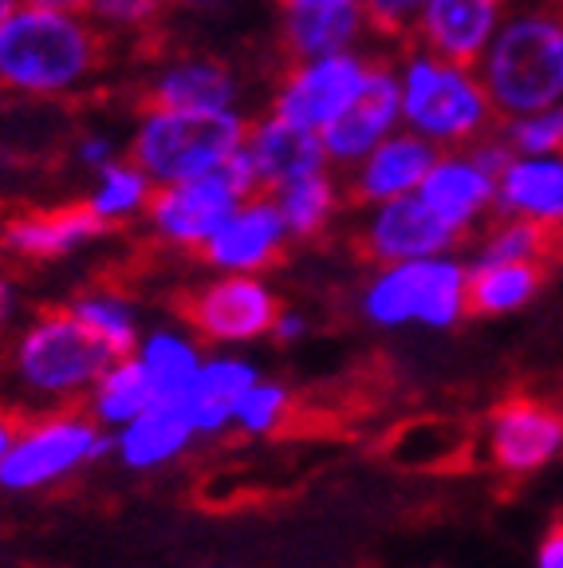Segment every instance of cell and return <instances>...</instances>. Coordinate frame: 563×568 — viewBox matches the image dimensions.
Listing matches in <instances>:
<instances>
[{"label":"cell","mask_w":563,"mask_h":568,"mask_svg":"<svg viewBox=\"0 0 563 568\" xmlns=\"http://www.w3.org/2000/svg\"><path fill=\"white\" fill-rule=\"evenodd\" d=\"M115 36L88 12L44 9L20 0L0 20V91L17 95H68L111 63Z\"/></svg>","instance_id":"1"},{"label":"cell","mask_w":563,"mask_h":568,"mask_svg":"<svg viewBox=\"0 0 563 568\" xmlns=\"http://www.w3.org/2000/svg\"><path fill=\"white\" fill-rule=\"evenodd\" d=\"M497 115L516 119L563 103V9L552 0L504 12L477 60Z\"/></svg>","instance_id":"2"},{"label":"cell","mask_w":563,"mask_h":568,"mask_svg":"<svg viewBox=\"0 0 563 568\" xmlns=\"http://www.w3.org/2000/svg\"><path fill=\"white\" fill-rule=\"evenodd\" d=\"M398 80H402V123L433 146L465 151L501 131L504 119L497 115L481 75L469 63L433 55L410 40Z\"/></svg>","instance_id":"3"},{"label":"cell","mask_w":563,"mask_h":568,"mask_svg":"<svg viewBox=\"0 0 563 568\" xmlns=\"http://www.w3.org/2000/svg\"><path fill=\"white\" fill-rule=\"evenodd\" d=\"M248 123L233 106H154L142 111L131 162L158 186L221 170L245 146Z\"/></svg>","instance_id":"4"},{"label":"cell","mask_w":563,"mask_h":568,"mask_svg":"<svg viewBox=\"0 0 563 568\" xmlns=\"http://www.w3.org/2000/svg\"><path fill=\"white\" fill-rule=\"evenodd\" d=\"M115 355L68 308H44L17 344V372L40 395H75L111 367Z\"/></svg>","instance_id":"5"},{"label":"cell","mask_w":563,"mask_h":568,"mask_svg":"<svg viewBox=\"0 0 563 568\" xmlns=\"http://www.w3.org/2000/svg\"><path fill=\"white\" fill-rule=\"evenodd\" d=\"M465 284L469 273L458 261H395L367 288V316L375 324H387V328L406 324V320H422L430 328H449L458 316H465Z\"/></svg>","instance_id":"6"},{"label":"cell","mask_w":563,"mask_h":568,"mask_svg":"<svg viewBox=\"0 0 563 568\" xmlns=\"http://www.w3.org/2000/svg\"><path fill=\"white\" fill-rule=\"evenodd\" d=\"M370 68H375V60L351 52V48L288 63L273 99V115L299 126V131L324 134L355 103V95L367 88Z\"/></svg>","instance_id":"7"},{"label":"cell","mask_w":563,"mask_h":568,"mask_svg":"<svg viewBox=\"0 0 563 568\" xmlns=\"http://www.w3.org/2000/svg\"><path fill=\"white\" fill-rule=\"evenodd\" d=\"M245 197L248 194L240 190L237 178L229 174V166H221L213 174L158 186V194H150L146 202V217L150 230L158 233L162 241L202 248Z\"/></svg>","instance_id":"8"},{"label":"cell","mask_w":563,"mask_h":568,"mask_svg":"<svg viewBox=\"0 0 563 568\" xmlns=\"http://www.w3.org/2000/svg\"><path fill=\"white\" fill-rule=\"evenodd\" d=\"M99 450H103V438L80 415L48 418V423L17 435L9 454L0 458V486L9 489L44 486V481L60 478V474H71L80 462H88Z\"/></svg>","instance_id":"9"},{"label":"cell","mask_w":563,"mask_h":568,"mask_svg":"<svg viewBox=\"0 0 563 568\" xmlns=\"http://www.w3.org/2000/svg\"><path fill=\"white\" fill-rule=\"evenodd\" d=\"M402 123V80L387 60H375L367 88L355 95V103L335 119L319 139L331 166H359L395 126Z\"/></svg>","instance_id":"10"},{"label":"cell","mask_w":563,"mask_h":568,"mask_svg":"<svg viewBox=\"0 0 563 568\" xmlns=\"http://www.w3.org/2000/svg\"><path fill=\"white\" fill-rule=\"evenodd\" d=\"M461 241V233L453 225H446L430 205L414 194L390 197L379 202L370 222L359 233V248L370 261H418V257H441L446 248H453Z\"/></svg>","instance_id":"11"},{"label":"cell","mask_w":563,"mask_h":568,"mask_svg":"<svg viewBox=\"0 0 563 568\" xmlns=\"http://www.w3.org/2000/svg\"><path fill=\"white\" fill-rule=\"evenodd\" d=\"M185 320L209 339H253L276 328V296L253 276H221L185 296Z\"/></svg>","instance_id":"12"},{"label":"cell","mask_w":563,"mask_h":568,"mask_svg":"<svg viewBox=\"0 0 563 568\" xmlns=\"http://www.w3.org/2000/svg\"><path fill=\"white\" fill-rule=\"evenodd\" d=\"M284 233H288V225H284V213L273 202V194H253L221 222V230L197 253L217 268L253 273V268L280 261Z\"/></svg>","instance_id":"13"},{"label":"cell","mask_w":563,"mask_h":568,"mask_svg":"<svg viewBox=\"0 0 563 568\" xmlns=\"http://www.w3.org/2000/svg\"><path fill=\"white\" fill-rule=\"evenodd\" d=\"M111 230L91 202H68L52 210H17L0 222V245L28 261H52L83 241Z\"/></svg>","instance_id":"14"},{"label":"cell","mask_w":563,"mask_h":568,"mask_svg":"<svg viewBox=\"0 0 563 568\" xmlns=\"http://www.w3.org/2000/svg\"><path fill=\"white\" fill-rule=\"evenodd\" d=\"M504 20V0H426L414 44L446 55L453 63L477 68L493 32Z\"/></svg>","instance_id":"15"},{"label":"cell","mask_w":563,"mask_h":568,"mask_svg":"<svg viewBox=\"0 0 563 568\" xmlns=\"http://www.w3.org/2000/svg\"><path fill=\"white\" fill-rule=\"evenodd\" d=\"M433 162H438V146L426 142L422 134H387L359 166H351V202L379 205L390 197L414 194Z\"/></svg>","instance_id":"16"},{"label":"cell","mask_w":563,"mask_h":568,"mask_svg":"<svg viewBox=\"0 0 563 568\" xmlns=\"http://www.w3.org/2000/svg\"><path fill=\"white\" fill-rule=\"evenodd\" d=\"M563 446V415L536 399H512L493 415L489 450L509 474H532Z\"/></svg>","instance_id":"17"},{"label":"cell","mask_w":563,"mask_h":568,"mask_svg":"<svg viewBox=\"0 0 563 568\" xmlns=\"http://www.w3.org/2000/svg\"><path fill=\"white\" fill-rule=\"evenodd\" d=\"M418 197L438 213L441 222L453 225L465 237L469 225L497 202V178L469 151H449L438 154V162L418 186Z\"/></svg>","instance_id":"18"},{"label":"cell","mask_w":563,"mask_h":568,"mask_svg":"<svg viewBox=\"0 0 563 568\" xmlns=\"http://www.w3.org/2000/svg\"><path fill=\"white\" fill-rule=\"evenodd\" d=\"M237 103V80L229 63L217 55H182L174 63H162L154 75L139 88V111L154 106H233Z\"/></svg>","instance_id":"19"},{"label":"cell","mask_w":563,"mask_h":568,"mask_svg":"<svg viewBox=\"0 0 563 568\" xmlns=\"http://www.w3.org/2000/svg\"><path fill=\"white\" fill-rule=\"evenodd\" d=\"M245 146L256 162V174H260V194H273L276 186H284L291 178L316 174V170L331 166L319 134L299 131V126L276 119L273 111L248 126Z\"/></svg>","instance_id":"20"},{"label":"cell","mask_w":563,"mask_h":568,"mask_svg":"<svg viewBox=\"0 0 563 568\" xmlns=\"http://www.w3.org/2000/svg\"><path fill=\"white\" fill-rule=\"evenodd\" d=\"M497 210L563 225V154H512L497 174Z\"/></svg>","instance_id":"21"},{"label":"cell","mask_w":563,"mask_h":568,"mask_svg":"<svg viewBox=\"0 0 563 568\" xmlns=\"http://www.w3.org/2000/svg\"><path fill=\"white\" fill-rule=\"evenodd\" d=\"M362 32H367L362 4H351V9H324V12H284L280 52L288 63L316 60V55L347 52Z\"/></svg>","instance_id":"22"},{"label":"cell","mask_w":563,"mask_h":568,"mask_svg":"<svg viewBox=\"0 0 563 568\" xmlns=\"http://www.w3.org/2000/svg\"><path fill=\"white\" fill-rule=\"evenodd\" d=\"M256 383V372L240 359H213V364L197 367L194 383L185 387L177 399L182 415L190 418L194 430H217L221 423H229L237 410L240 395Z\"/></svg>","instance_id":"23"},{"label":"cell","mask_w":563,"mask_h":568,"mask_svg":"<svg viewBox=\"0 0 563 568\" xmlns=\"http://www.w3.org/2000/svg\"><path fill=\"white\" fill-rule=\"evenodd\" d=\"M194 435V426L190 418L182 415L177 403H154L150 410H142L139 418H131L119 438V450H123V462L126 466H158V462L174 458L185 443Z\"/></svg>","instance_id":"24"},{"label":"cell","mask_w":563,"mask_h":568,"mask_svg":"<svg viewBox=\"0 0 563 568\" xmlns=\"http://www.w3.org/2000/svg\"><path fill=\"white\" fill-rule=\"evenodd\" d=\"M540 288L536 261H501V265H473L465 284V312L473 316H501L529 304Z\"/></svg>","instance_id":"25"},{"label":"cell","mask_w":563,"mask_h":568,"mask_svg":"<svg viewBox=\"0 0 563 568\" xmlns=\"http://www.w3.org/2000/svg\"><path fill=\"white\" fill-rule=\"evenodd\" d=\"M563 245V225L536 222V217H516L504 213V222H497L484 237L477 265H501V261H552Z\"/></svg>","instance_id":"26"},{"label":"cell","mask_w":563,"mask_h":568,"mask_svg":"<svg viewBox=\"0 0 563 568\" xmlns=\"http://www.w3.org/2000/svg\"><path fill=\"white\" fill-rule=\"evenodd\" d=\"M273 202L280 205L291 237H316V233L327 230L335 205H339V186L331 182L327 170H316V174L291 178V182L276 186Z\"/></svg>","instance_id":"27"},{"label":"cell","mask_w":563,"mask_h":568,"mask_svg":"<svg viewBox=\"0 0 563 568\" xmlns=\"http://www.w3.org/2000/svg\"><path fill=\"white\" fill-rule=\"evenodd\" d=\"M142 372H146L150 379V390H154V403H177L185 395V387L194 383L197 375V352L185 339L177 336H166V332H158V336H150L146 347H142L139 355Z\"/></svg>","instance_id":"28"},{"label":"cell","mask_w":563,"mask_h":568,"mask_svg":"<svg viewBox=\"0 0 563 568\" xmlns=\"http://www.w3.org/2000/svg\"><path fill=\"white\" fill-rule=\"evenodd\" d=\"M91 407H95V415L106 418V423H131L142 410L154 407V390H150V379L139 359H126L123 355L119 364L106 367L95 379V399H91Z\"/></svg>","instance_id":"29"},{"label":"cell","mask_w":563,"mask_h":568,"mask_svg":"<svg viewBox=\"0 0 563 568\" xmlns=\"http://www.w3.org/2000/svg\"><path fill=\"white\" fill-rule=\"evenodd\" d=\"M88 202L95 205L99 217H106V222L115 225L119 217H126V213L142 210V205L150 202V178L142 174L134 162L111 159L99 166V190Z\"/></svg>","instance_id":"30"},{"label":"cell","mask_w":563,"mask_h":568,"mask_svg":"<svg viewBox=\"0 0 563 568\" xmlns=\"http://www.w3.org/2000/svg\"><path fill=\"white\" fill-rule=\"evenodd\" d=\"M71 312L103 339L106 352L115 355V359L134 352V320L123 301H115V296H80V301L71 304Z\"/></svg>","instance_id":"31"},{"label":"cell","mask_w":563,"mask_h":568,"mask_svg":"<svg viewBox=\"0 0 563 568\" xmlns=\"http://www.w3.org/2000/svg\"><path fill=\"white\" fill-rule=\"evenodd\" d=\"M501 139L516 154H563V103L501 123Z\"/></svg>","instance_id":"32"},{"label":"cell","mask_w":563,"mask_h":568,"mask_svg":"<svg viewBox=\"0 0 563 568\" xmlns=\"http://www.w3.org/2000/svg\"><path fill=\"white\" fill-rule=\"evenodd\" d=\"M88 12L99 28L106 32H139L150 40V32L158 28L162 12H166V0H88Z\"/></svg>","instance_id":"33"},{"label":"cell","mask_w":563,"mask_h":568,"mask_svg":"<svg viewBox=\"0 0 563 568\" xmlns=\"http://www.w3.org/2000/svg\"><path fill=\"white\" fill-rule=\"evenodd\" d=\"M422 9L426 0H362V20H367V32L406 48L414 40Z\"/></svg>","instance_id":"34"},{"label":"cell","mask_w":563,"mask_h":568,"mask_svg":"<svg viewBox=\"0 0 563 568\" xmlns=\"http://www.w3.org/2000/svg\"><path fill=\"white\" fill-rule=\"evenodd\" d=\"M284 410H288V390L268 387V383H253V387L240 395L233 418H237L245 430H273L284 418Z\"/></svg>","instance_id":"35"},{"label":"cell","mask_w":563,"mask_h":568,"mask_svg":"<svg viewBox=\"0 0 563 568\" xmlns=\"http://www.w3.org/2000/svg\"><path fill=\"white\" fill-rule=\"evenodd\" d=\"M284 12H324V9H351L362 0H276Z\"/></svg>","instance_id":"36"},{"label":"cell","mask_w":563,"mask_h":568,"mask_svg":"<svg viewBox=\"0 0 563 568\" xmlns=\"http://www.w3.org/2000/svg\"><path fill=\"white\" fill-rule=\"evenodd\" d=\"M540 568H563V529L544 537V545H540Z\"/></svg>","instance_id":"37"},{"label":"cell","mask_w":563,"mask_h":568,"mask_svg":"<svg viewBox=\"0 0 563 568\" xmlns=\"http://www.w3.org/2000/svg\"><path fill=\"white\" fill-rule=\"evenodd\" d=\"M80 159L88 162V166H103V162H111V142L106 139H83V146H80Z\"/></svg>","instance_id":"38"},{"label":"cell","mask_w":563,"mask_h":568,"mask_svg":"<svg viewBox=\"0 0 563 568\" xmlns=\"http://www.w3.org/2000/svg\"><path fill=\"white\" fill-rule=\"evenodd\" d=\"M17 423H12V415L4 407H0V458H4V454H9V446L17 443Z\"/></svg>","instance_id":"39"},{"label":"cell","mask_w":563,"mask_h":568,"mask_svg":"<svg viewBox=\"0 0 563 568\" xmlns=\"http://www.w3.org/2000/svg\"><path fill=\"white\" fill-rule=\"evenodd\" d=\"M9 312H12V288L4 281H0V324L9 320Z\"/></svg>","instance_id":"40"},{"label":"cell","mask_w":563,"mask_h":568,"mask_svg":"<svg viewBox=\"0 0 563 568\" xmlns=\"http://www.w3.org/2000/svg\"><path fill=\"white\" fill-rule=\"evenodd\" d=\"M17 4H20V0H0V20L9 17V12H12V9H17Z\"/></svg>","instance_id":"41"},{"label":"cell","mask_w":563,"mask_h":568,"mask_svg":"<svg viewBox=\"0 0 563 568\" xmlns=\"http://www.w3.org/2000/svg\"><path fill=\"white\" fill-rule=\"evenodd\" d=\"M552 4H560V9H563V0H552Z\"/></svg>","instance_id":"42"}]
</instances>
